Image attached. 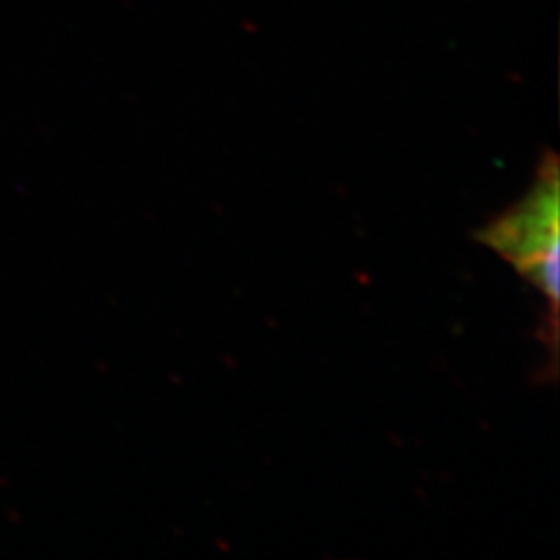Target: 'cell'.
Masks as SVG:
<instances>
[{
    "mask_svg": "<svg viewBox=\"0 0 560 560\" xmlns=\"http://www.w3.org/2000/svg\"><path fill=\"white\" fill-rule=\"evenodd\" d=\"M480 240L511 261L550 301L559 303V164L552 154L540 166L532 194L486 229Z\"/></svg>",
    "mask_w": 560,
    "mask_h": 560,
    "instance_id": "obj_1",
    "label": "cell"
}]
</instances>
